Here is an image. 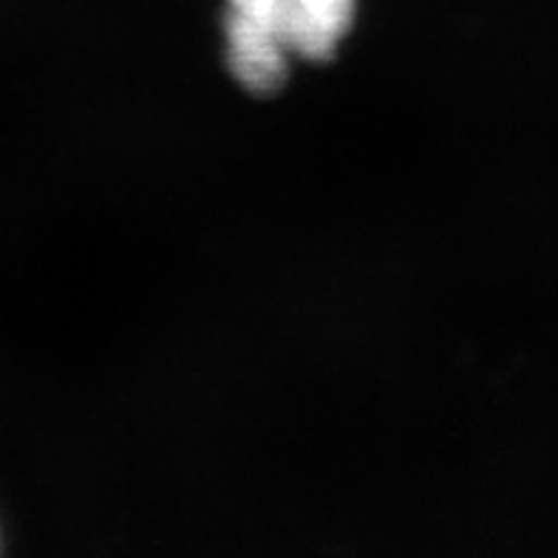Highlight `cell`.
I'll return each mask as SVG.
<instances>
[{"mask_svg": "<svg viewBox=\"0 0 558 558\" xmlns=\"http://www.w3.org/2000/svg\"><path fill=\"white\" fill-rule=\"evenodd\" d=\"M227 14L269 35L301 60H329L357 14V0H225Z\"/></svg>", "mask_w": 558, "mask_h": 558, "instance_id": "cell-1", "label": "cell"}, {"mask_svg": "<svg viewBox=\"0 0 558 558\" xmlns=\"http://www.w3.org/2000/svg\"><path fill=\"white\" fill-rule=\"evenodd\" d=\"M227 65L247 92L272 94L290 77V51L250 23L225 14Z\"/></svg>", "mask_w": 558, "mask_h": 558, "instance_id": "cell-2", "label": "cell"}]
</instances>
